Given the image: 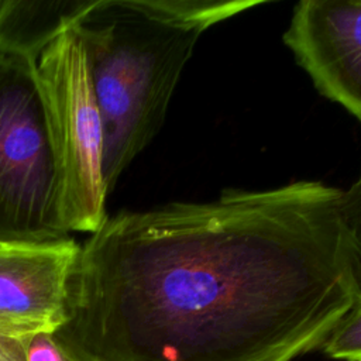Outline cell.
<instances>
[{
    "label": "cell",
    "mask_w": 361,
    "mask_h": 361,
    "mask_svg": "<svg viewBox=\"0 0 361 361\" xmlns=\"http://www.w3.org/2000/svg\"><path fill=\"white\" fill-rule=\"evenodd\" d=\"M0 361H27L23 340L0 336Z\"/></svg>",
    "instance_id": "8fae6325"
},
{
    "label": "cell",
    "mask_w": 361,
    "mask_h": 361,
    "mask_svg": "<svg viewBox=\"0 0 361 361\" xmlns=\"http://www.w3.org/2000/svg\"><path fill=\"white\" fill-rule=\"evenodd\" d=\"M79 254L71 237L0 247V336L25 340L63 326Z\"/></svg>",
    "instance_id": "5b68a950"
},
{
    "label": "cell",
    "mask_w": 361,
    "mask_h": 361,
    "mask_svg": "<svg viewBox=\"0 0 361 361\" xmlns=\"http://www.w3.org/2000/svg\"><path fill=\"white\" fill-rule=\"evenodd\" d=\"M283 42L320 94L361 123V0H302Z\"/></svg>",
    "instance_id": "8992f818"
},
{
    "label": "cell",
    "mask_w": 361,
    "mask_h": 361,
    "mask_svg": "<svg viewBox=\"0 0 361 361\" xmlns=\"http://www.w3.org/2000/svg\"><path fill=\"white\" fill-rule=\"evenodd\" d=\"M94 0H0V44L38 61Z\"/></svg>",
    "instance_id": "52a82bcc"
},
{
    "label": "cell",
    "mask_w": 361,
    "mask_h": 361,
    "mask_svg": "<svg viewBox=\"0 0 361 361\" xmlns=\"http://www.w3.org/2000/svg\"><path fill=\"white\" fill-rule=\"evenodd\" d=\"M262 0H94L80 37L104 126L109 193L157 135L204 31Z\"/></svg>",
    "instance_id": "7a4b0ae2"
},
{
    "label": "cell",
    "mask_w": 361,
    "mask_h": 361,
    "mask_svg": "<svg viewBox=\"0 0 361 361\" xmlns=\"http://www.w3.org/2000/svg\"><path fill=\"white\" fill-rule=\"evenodd\" d=\"M340 217L357 261L361 292V171L354 183L348 189L341 190Z\"/></svg>",
    "instance_id": "9c48e42d"
},
{
    "label": "cell",
    "mask_w": 361,
    "mask_h": 361,
    "mask_svg": "<svg viewBox=\"0 0 361 361\" xmlns=\"http://www.w3.org/2000/svg\"><path fill=\"white\" fill-rule=\"evenodd\" d=\"M338 361H361V293L320 347Z\"/></svg>",
    "instance_id": "ba28073f"
},
{
    "label": "cell",
    "mask_w": 361,
    "mask_h": 361,
    "mask_svg": "<svg viewBox=\"0 0 361 361\" xmlns=\"http://www.w3.org/2000/svg\"><path fill=\"white\" fill-rule=\"evenodd\" d=\"M360 293H361V292H360Z\"/></svg>",
    "instance_id": "7c38bea8"
},
{
    "label": "cell",
    "mask_w": 361,
    "mask_h": 361,
    "mask_svg": "<svg viewBox=\"0 0 361 361\" xmlns=\"http://www.w3.org/2000/svg\"><path fill=\"white\" fill-rule=\"evenodd\" d=\"M68 237L37 59L0 44V247Z\"/></svg>",
    "instance_id": "3957f363"
},
{
    "label": "cell",
    "mask_w": 361,
    "mask_h": 361,
    "mask_svg": "<svg viewBox=\"0 0 361 361\" xmlns=\"http://www.w3.org/2000/svg\"><path fill=\"white\" fill-rule=\"evenodd\" d=\"M59 171L66 230L94 233L109 217L104 126L83 42L71 27L37 61Z\"/></svg>",
    "instance_id": "277c9868"
},
{
    "label": "cell",
    "mask_w": 361,
    "mask_h": 361,
    "mask_svg": "<svg viewBox=\"0 0 361 361\" xmlns=\"http://www.w3.org/2000/svg\"><path fill=\"white\" fill-rule=\"evenodd\" d=\"M340 196L295 180L107 217L80 245L58 344L71 361H293L320 348L360 293Z\"/></svg>",
    "instance_id": "6da1fadb"
},
{
    "label": "cell",
    "mask_w": 361,
    "mask_h": 361,
    "mask_svg": "<svg viewBox=\"0 0 361 361\" xmlns=\"http://www.w3.org/2000/svg\"><path fill=\"white\" fill-rule=\"evenodd\" d=\"M27 361H71L54 334H37L23 340Z\"/></svg>",
    "instance_id": "30bf717a"
}]
</instances>
